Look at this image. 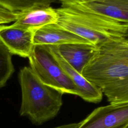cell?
I'll return each mask as SVG.
<instances>
[{
    "instance_id": "cell-4",
    "label": "cell",
    "mask_w": 128,
    "mask_h": 128,
    "mask_svg": "<svg viewBox=\"0 0 128 128\" xmlns=\"http://www.w3.org/2000/svg\"><path fill=\"white\" fill-rule=\"evenodd\" d=\"M30 68L46 85L62 94L80 97V92L48 51L45 45H34L28 58Z\"/></svg>"
},
{
    "instance_id": "cell-2",
    "label": "cell",
    "mask_w": 128,
    "mask_h": 128,
    "mask_svg": "<svg viewBox=\"0 0 128 128\" xmlns=\"http://www.w3.org/2000/svg\"><path fill=\"white\" fill-rule=\"evenodd\" d=\"M56 10L59 27L95 46L124 38L128 30V26L96 14L62 6Z\"/></svg>"
},
{
    "instance_id": "cell-11",
    "label": "cell",
    "mask_w": 128,
    "mask_h": 128,
    "mask_svg": "<svg viewBox=\"0 0 128 128\" xmlns=\"http://www.w3.org/2000/svg\"><path fill=\"white\" fill-rule=\"evenodd\" d=\"M56 46L62 57L81 74L96 48L93 45L84 44H72Z\"/></svg>"
},
{
    "instance_id": "cell-13",
    "label": "cell",
    "mask_w": 128,
    "mask_h": 128,
    "mask_svg": "<svg viewBox=\"0 0 128 128\" xmlns=\"http://www.w3.org/2000/svg\"><path fill=\"white\" fill-rule=\"evenodd\" d=\"M12 54L0 42V88L4 86L14 71Z\"/></svg>"
},
{
    "instance_id": "cell-3",
    "label": "cell",
    "mask_w": 128,
    "mask_h": 128,
    "mask_svg": "<svg viewBox=\"0 0 128 128\" xmlns=\"http://www.w3.org/2000/svg\"><path fill=\"white\" fill-rule=\"evenodd\" d=\"M19 80L22 93L20 115L36 125L54 118L62 105L63 94L42 83L30 67L20 69Z\"/></svg>"
},
{
    "instance_id": "cell-10",
    "label": "cell",
    "mask_w": 128,
    "mask_h": 128,
    "mask_svg": "<svg viewBox=\"0 0 128 128\" xmlns=\"http://www.w3.org/2000/svg\"><path fill=\"white\" fill-rule=\"evenodd\" d=\"M58 14L56 9L50 6H34L18 12L14 25L35 32L49 24H56Z\"/></svg>"
},
{
    "instance_id": "cell-16",
    "label": "cell",
    "mask_w": 128,
    "mask_h": 128,
    "mask_svg": "<svg viewBox=\"0 0 128 128\" xmlns=\"http://www.w3.org/2000/svg\"><path fill=\"white\" fill-rule=\"evenodd\" d=\"M124 38H128V30L126 33V34H125V36H124Z\"/></svg>"
},
{
    "instance_id": "cell-1",
    "label": "cell",
    "mask_w": 128,
    "mask_h": 128,
    "mask_svg": "<svg viewBox=\"0 0 128 128\" xmlns=\"http://www.w3.org/2000/svg\"><path fill=\"white\" fill-rule=\"evenodd\" d=\"M82 74L100 89L110 104L128 102V40L124 38L96 46Z\"/></svg>"
},
{
    "instance_id": "cell-9",
    "label": "cell",
    "mask_w": 128,
    "mask_h": 128,
    "mask_svg": "<svg viewBox=\"0 0 128 128\" xmlns=\"http://www.w3.org/2000/svg\"><path fill=\"white\" fill-rule=\"evenodd\" d=\"M33 43L34 45L45 46L72 44L93 45L87 40L61 28L56 24H49L36 30L34 32Z\"/></svg>"
},
{
    "instance_id": "cell-7",
    "label": "cell",
    "mask_w": 128,
    "mask_h": 128,
    "mask_svg": "<svg viewBox=\"0 0 128 128\" xmlns=\"http://www.w3.org/2000/svg\"><path fill=\"white\" fill-rule=\"evenodd\" d=\"M46 47L56 62L78 88L81 98L94 104L102 101L103 94L100 89L87 80L68 64L56 46H46Z\"/></svg>"
},
{
    "instance_id": "cell-15",
    "label": "cell",
    "mask_w": 128,
    "mask_h": 128,
    "mask_svg": "<svg viewBox=\"0 0 128 128\" xmlns=\"http://www.w3.org/2000/svg\"><path fill=\"white\" fill-rule=\"evenodd\" d=\"M79 125V122L78 123H71L68 124H63L58 126H56L54 128H77Z\"/></svg>"
},
{
    "instance_id": "cell-12",
    "label": "cell",
    "mask_w": 128,
    "mask_h": 128,
    "mask_svg": "<svg viewBox=\"0 0 128 128\" xmlns=\"http://www.w3.org/2000/svg\"><path fill=\"white\" fill-rule=\"evenodd\" d=\"M58 0H0V6L15 12H19L36 6H50Z\"/></svg>"
},
{
    "instance_id": "cell-14",
    "label": "cell",
    "mask_w": 128,
    "mask_h": 128,
    "mask_svg": "<svg viewBox=\"0 0 128 128\" xmlns=\"http://www.w3.org/2000/svg\"><path fill=\"white\" fill-rule=\"evenodd\" d=\"M18 16V12L10 11L0 6V24L15 22Z\"/></svg>"
},
{
    "instance_id": "cell-5",
    "label": "cell",
    "mask_w": 128,
    "mask_h": 128,
    "mask_svg": "<svg viewBox=\"0 0 128 128\" xmlns=\"http://www.w3.org/2000/svg\"><path fill=\"white\" fill-rule=\"evenodd\" d=\"M61 6L96 14L128 26V0H58Z\"/></svg>"
},
{
    "instance_id": "cell-18",
    "label": "cell",
    "mask_w": 128,
    "mask_h": 128,
    "mask_svg": "<svg viewBox=\"0 0 128 128\" xmlns=\"http://www.w3.org/2000/svg\"><path fill=\"white\" fill-rule=\"evenodd\" d=\"M126 128H128V126H127V127H126Z\"/></svg>"
},
{
    "instance_id": "cell-17",
    "label": "cell",
    "mask_w": 128,
    "mask_h": 128,
    "mask_svg": "<svg viewBox=\"0 0 128 128\" xmlns=\"http://www.w3.org/2000/svg\"><path fill=\"white\" fill-rule=\"evenodd\" d=\"M126 38V40H128V38Z\"/></svg>"
},
{
    "instance_id": "cell-8",
    "label": "cell",
    "mask_w": 128,
    "mask_h": 128,
    "mask_svg": "<svg viewBox=\"0 0 128 128\" xmlns=\"http://www.w3.org/2000/svg\"><path fill=\"white\" fill-rule=\"evenodd\" d=\"M34 32L14 24L10 26L0 24V42L12 54L28 58L34 46Z\"/></svg>"
},
{
    "instance_id": "cell-6",
    "label": "cell",
    "mask_w": 128,
    "mask_h": 128,
    "mask_svg": "<svg viewBox=\"0 0 128 128\" xmlns=\"http://www.w3.org/2000/svg\"><path fill=\"white\" fill-rule=\"evenodd\" d=\"M128 102L110 104L95 108L79 122L77 128H126Z\"/></svg>"
}]
</instances>
